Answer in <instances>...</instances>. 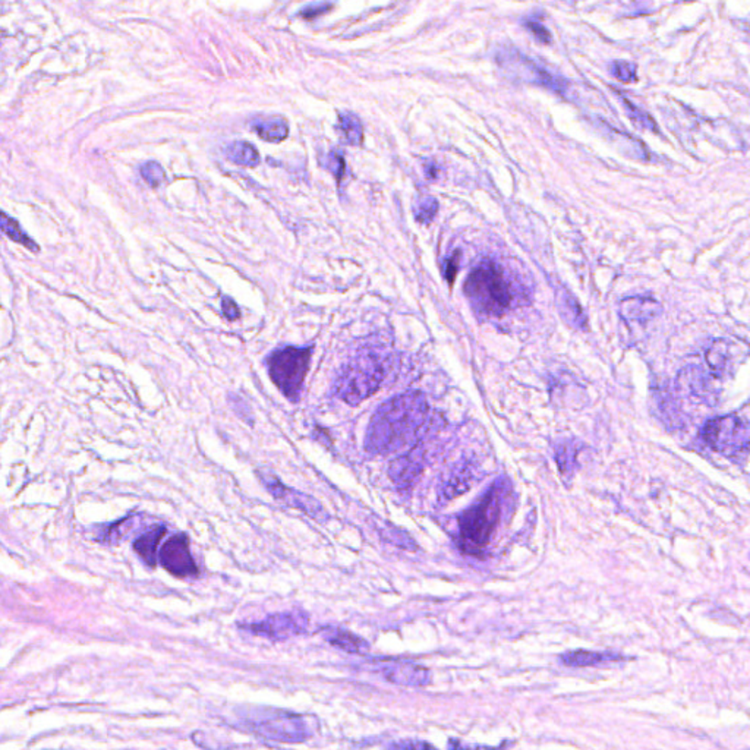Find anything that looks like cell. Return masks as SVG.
<instances>
[{"label":"cell","instance_id":"cell-1","mask_svg":"<svg viewBox=\"0 0 750 750\" xmlns=\"http://www.w3.org/2000/svg\"><path fill=\"white\" fill-rule=\"evenodd\" d=\"M428 402L420 391L384 402L372 415L365 435V449L372 455L399 452L415 442L427 423Z\"/></svg>","mask_w":750,"mask_h":750},{"label":"cell","instance_id":"cell-2","mask_svg":"<svg viewBox=\"0 0 750 750\" xmlns=\"http://www.w3.org/2000/svg\"><path fill=\"white\" fill-rule=\"evenodd\" d=\"M503 479L496 482L474 506L459 518V545L467 554H481L500 522L504 497Z\"/></svg>","mask_w":750,"mask_h":750},{"label":"cell","instance_id":"cell-3","mask_svg":"<svg viewBox=\"0 0 750 750\" xmlns=\"http://www.w3.org/2000/svg\"><path fill=\"white\" fill-rule=\"evenodd\" d=\"M465 294L481 313L489 316H501L515 301L504 270L491 260H484L472 270L465 282Z\"/></svg>","mask_w":750,"mask_h":750},{"label":"cell","instance_id":"cell-4","mask_svg":"<svg viewBox=\"0 0 750 750\" xmlns=\"http://www.w3.org/2000/svg\"><path fill=\"white\" fill-rule=\"evenodd\" d=\"M386 375L387 365L381 358L372 353L359 355L338 372L335 384L336 394L348 405H359L360 402L379 391Z\"/></svg>","mask_w":750,"mask_h":750},{"label":"cell","instance_id":"cell-5","mask_svg":"<svg viewBox=\"0 0 750 750\" xmlns=\"http://www.w3.org/2000/svg\"><path fill=\"white\" fill-rule=\"evenodd\" d=\"M313 350V346H286L273 350L265 359L273 383L276 384L280 393L291 402H298L301 399L302 387L308 374Z\"/></svg>","mask_w":750,"mask_h":750},{"label":"cell","instance_id":"cell-6","mask_svg":"<svg viewBox=\"0 0 750 750\" xmlns=\"http://www.w3.org/2000/svg\"><path fill=\"white\" fill-rule=\"evenodd\" d=\"M245 724L260 737L280 743H302L314 734L311 718L287 711L254 710Z\"/></svg>","mask_w":750,"mask_h":750},{"label":"cell","instance_id":"cell-7","mask_svg":"<svg viewBox=\"0 0 750 750\" xmlns=\"http://www.w3.org/2000/svg\"><path fill=\"white\" fill-rule=\"evenodd\" d=\"M703 443L728 459L745 460L749 452V423L737 413L718 416L703 425Z\"/></svg>","mask_w":750,"mask_h":750},{"label":"cell","instance_id":"cell-8","mask_svg":"<svg viewBox=\"0 0 750 750\" xmlns=\"http://www.w3.org/2000/svg\"><path fill=\"white\" fill-rule=\"evenodd\" d=\"M308 625L309 617L305 611L292 610L269 616L262 622L240 625V627L257 637L269 638L272 640H286L289 638L304 635L308 629Z\"/></svg>","mask_w":750,"mask_h":750},{"label":"cell","instance_id":"cell-9","mask_svg":"<svg viewBox=\"0 0 750 750\" xmlns=\"http://www.w3.org/2000/svg\"><path fill=\"white\" fill-rule=\"evenodd\" d=\"M258 478L262 479V486L267 488V491L274 498L284 501L289 508L298 509L302 513H305L306 516L314 519L318 523H326L330 519L327 511L323 508V504L314 498L313 496H308V494L302 493L298 489L284 486L277 477L269 474L267 471L258 472Z\"/></svg>","mask_w":750,"mask_h":750},{"label":"cell","instance_id":"cell-10","mask_svg":"<svg viewBox=\"0 0 750 750\" xmlns=\"http://www.w3.org/2000/svg\"><path fill=\"white\" fill-rule=\"evenodd\" d=\"M158 562L163 569L177 578H194L198 574V567L192 557L189 540L185 533H177L166 541L158 552Z\"/></svg>","mask_w":750,"mask_h":750},{"label":"cell","instance_id":"cell-11","mask_svg":"<svg viewBox=\"0 0 750 750\" xmlns=\"http://www.w3.org/2000/svg\"><path fill=\"white\" fill-rule=\"evenodd\" d=\"M380 674L389 683L403 688H423L431 683L430 670L411 661L384 662L380 666Z\"/></svg>","mask_w":750,"mask_h":750},{"label":"cell","instance_id":"cell-12","mask_svg":"<svg viewBox=\"0 0 750 750\" xmlns=\"http://www.w3.org/2000/svg\"><path fill=\"white\" fill-rule=\"evenodd\" d=\"M503 59H509L515 63L519 77H522L526 81L541 85L552 91L564 94L567 90L566 80H562L559 75L548 72L544 68H541L537 63L532 62L530 58L520 55L519 52H511L510 56L504 55Z\"/></svg>","mask_w":750,"mask_h":750},{"label":"cell","instance_id":"cell-13","mask_svg":"<svg viewBox=\"0 0 750 750\" xmlns=\"http://www.w3.org/2000/svg\"><path fill=\"white\" fill-rule=\"evenodd\" d=\"M661 313L659 301L648 296H630L620 302V316L627 323H648Z\"/></svg>","mask_w":750,"mask_h":750},{"label":"cell","instance_id":"cell-14","mask_svg":"<svg viewBox=\"0 0 750 750\" xmlns=\"http://www.w3.org/2000/svg\"><path fill=\"white\" fill-rule=\"evenodd\" d=\"M321 637L327 640L328 644L333 645L348 654L365 655L370 651V644L364 638L353 635L352 632L335 626H328L321 630Z\"/></svg>","mask_w":750,"mask_h":750},{"label":"cell","instance_id":"cell-15","mask_svg":"<svg viewBox=\"0 0 750 750\" xmlns=\"http://www.w3.org/2000/svg\"><path fill=\"white\" fill-rule=\"evenodd\" d=\"M555 304H557V309H559L562 320L566 321L571 327L585 330V314H584L579 302L574 299L571 292L566 291V289H559L555 294Z\"/></svg>","mask_w":750,"mask_h":750},{"label":"cell","instance_id":"cell-16","mask_svg":"<svg viewBox=\"0 0 750 750\" xmlns=\"http://www.w3.org/2000/svg\"><path fill=\"white\" fill-rule=\"evenodd\" d=\"M165 533L166 526L155 525L134 542V550L147 566L155 567L157 564V548Z\"/></svg>","mask_w":750,"mask_h":750},{"label":"cell","instance_id":"cell-17","mask_svg":"<svg viewBox=\"0 0 750 750\" xmlns=\"http://www.w3.org/2000/svg\"><path fill=\"white\" fill-rule=\"evenodd\" d=\"M620 655L611 654V652L586 651V649H576V651L564 652L560 655V662L562 666L574 667H596L605 662L618 661Z\"/></svg>","mask_w":750,"mask_h":750},{"label":"cell","instance_id":"cell-18","mask_svg":"<svg viewBox=\"0 0 750 750\" xmlns=\"http://www.w3.org/2000/svg\"><path fill=\"white\" fill-rule=\"evenodd\" d=\"M421 464H423L421 453H409L408 456L399 457L391 462V469H389L391 481L396 482L398 486H408L421 471Z\"/></svg>","mask_w":750,"mask_h":750},{"label":"cell","instance_id":"cell-19","mask_svg":"<svg viewBox=\"0 0 750 750\" xmlns=\"http://www.w3.org/2000/svg\"><path fill=\"white\" fill-rule=\"evenodd\" d=\"M257 135L269 143H282L289 135V126L282 118L257 119L252 123Z\"/></svg>","mask_w":750,"mask_h":750},{"label":"cell","instance_id":"cell-20","mask_svg":"<svg viewBox=\"0 0 750 750\" xmlns=\"http://www.w3.org/2000/svg\"><path fill=\"white\" fill-rule=\"evenodd\" d=\"M730 343L725 340L713 342L710 349L706 350L705 360L711 372L715 377H724L730 370Z\"/></svg>","mask_w":750,"mask_h":750},{"label":"cell","instance_id":"cell-21","mask_svg":"<svg viewBox=\"0 0 750 750\" xmlns=\"http://www.w3.org/2000/svg\"><path fill=\"white\" fill-rule=\"evenodd\" d=\"M226 155L230 162L245 167H255L260 163L257 148L247 141H235L230 144L226 150Z\"/></svg>","mask_w":750,"mask_h":750},{"label":"cell","instance_id":"cell-22","mask_svg":"<svg viewBox=\"0 0 750 750\" xmlns=\"http://www.w3.org/2000/svg\"><path fill=\"white\" fill-rule=\"evenodd\" d=\"M338 131L342 135L343 140L350 145H358V144L362 143V138H364V128H362L360 119L358 118L357 114L350 113V112L340 113Z\"/></svg>","mask_w":750,"mask_h":750},{"label":"cell","instance_id":"cell-23","mask_svg":"<svg viewBox=\"0 0 750 750\" xmlns=\"http://www.w3.org/2000/svg\"><path fill=\"white\" fill-rule=\"evenodd\" d=\"M0 230L11 238L14 242L21 243L31 251H38V243L28 238L16 219L9 218L8 214L0 211Z\"/></svg>","mask_w":750,"mask_h":750},{"label":"cell","instance_id":"cell-24","mask_svg":"<svg viewBox=\"0 0 750 750\" xmlns=\"http://www.w3.org/2000/svg\"><path fill=\"white\" fill-rule=\"evenodd\" d=\"M557 462H559L560 471L564 477H571L574 471V464H576V456H578V450L574 443H562L557 447Z\"/></svg>","mask_w":750,"mask_h":750},{"label":"cell","instance_id":"cell-25","mask_svg":"<svg viewBox=\"0 0 750 750\" xmlns=\"http://www.w3.org/2000/svg\"><path fill=\"white\" fill-rule=\"evenodd\" d=\"M622 100L623 104H625L626 113L629 114V118L632 119L635 125L642 129H648V131H659V126L655 123L654 119L651 118V114H648L644 109H640V107H638L637 104H633L629 100Z\"/></svg>","mask_w":750,"mask_h":750},{"label":"cell","instance_id":"cell-26","mask_svg":"<svg viewBox=\"0 0 750 750\" xmlns=\"http://www.w3.org/2000/svg\"><path fill=\"white\" fill-rule=\"evenodd\" d=\"M610 74L622 82H633L637 80V67L625 60H616L611 63Z\"/></svg>","mask_w":750,"mask_h":750},{"label":"cell","instance_id":"cell-27","mask_svg":"<svg viewBox=\"0 0 750 750\" xmlns=\"http://www.w3.org/2000/svg\"><path fill=\"white\" fill-rule=\"evenodd\" d=\"M141 177L150 187L155 188L163 184L166 175L162 166L158 163L148 162L141 167Z\"/></svg>","mask_w":750,"mask_h":750},{"label":"cell","instance_id":"cell-28","mask_svg":"<svg viewBox=\"0 0 750 750\" xmlns=\"http://www.w3.org/2000/svg\"><path fill=\"white\" fill-rule=\"evenodd\" d=\"M438 211V201L435 198H423L418 207H416V213L415 219L416 220L420 221V223H423V225H428L433 219L435 218V214Z\"/></svg>","mask_w":750,"mask_h":750},{"label":"cell","instance_id":"cell-29","mask_svg":"<svg viewBox=\"0 0 750 750\" xmlns=\"http://www.w3.org/2000/svg\"><path fill=\"white\" fill-rule=\"evenodd\" d=\"M523 27H525L526 30H530V33L533 34V38H537L542 45L552 43V34L545 28L544 24H541L540 21L525 19V21H523Z\"/></svg>","mask_w":750,"mask_h":750},{"label":"cell","instance_id":"cell-30","mask_svg":"<svg viewBox=\"0 0 750 750\" xmlns=\"http://www.w3.org/2000/svg\"><path fill=\"white\" fill-rule=\"evenodd\" d=\"M387 750H438L437 747L433 746L428 742L423 740H401V742H393Z\"/></svg>","mask_w":750,"mask_h":750},{"label":"cell","instance_id":"cell-31","mask_svg":"<svg viewBox=\"0 0 750 750\" xmlns=\"http://www.w3.org/2000/svg\"><path fill=\"white\" fill-rule=\"evenodd\" d=\"M383 533L384 537H386V541H389V542H393V544L398 545V547L405 548V550H415V542H413L412 538L406 535V532H402V530H391L389 533Z\"/></svg>","mask_w":750,"mask_h":750},{"label":"cell","instance_id":"cell-32","mask_svg":"<svg viewBox=\"0 0 750 750\" xmlns=\"http://www.w3.org/2000/svg\"><path fill=\"white\" fill-rule=\"evenodd\" d=\"M345 165L346 163L345 160H343L342 155H338V151H333V153L328 155L327 160H326V167L335 175L338 180L342 179L343 173H345Z\"/></svg>","mask_w":750,"mask_h":750},{"label":"cell","instance_id":"cell-33","mask_svg":"<svg viewBox=\"0 0 750 750\" xmlns=\"http://www.w3.org/2000/svg\"><path fill=\"white\" fill-rule=\"evenodd\" d=\"M331 8H333V5L331 4H321V2L320 4H309L306 5L305 8H302L301 11H299V16H301L302 18L314 19L330 11Z\"/></svg>","mask_w":750,"mask_h":750},{"label":"cell","instance_id":"cell-34","mask_svg":"<svg viewBox=\"0 0 750 750\" xmlns=\"http://www.w3.org/2000/svg\"><path fill=\"white\" fill-rule=\"evenodd\" d=\"M460 251H455L452 257L447 258L445 262V277L449 282L450 286L455 284L457 270H459Z\"/></svg>","mask_w":750,"mask_h":750},{"label":"cell","instance_id":"cell-35","mask_svg":"<svg viewBox=\"0 0 750 750\" xmlns=\"http://www.w3.org/2000/svg\"><path fill=\"white\" fill-rule=\"evenodd\" d=\"M221 311H223V316H225L229 321H236L241 316V311L238 305H236V302L233 301L232 298H228V296H225L223 301H221Z\"/></svg>","mask_w":750,"mask_h":750},{"label":"cell","instance_id":"cell-36","mask_svg":"<svg viewBox=\"0 0 750 750\" xmlns=\"http://www.w3.org/2000/svg\"><path fill=\"white\" fill-rule=\"evenodd\" d=\"M449 750H497V747L479 746V745H467L462 740L450 739Z\"/></svg>","mask_w":750,"mask_h":750},{"label":"cell","instance_id":"cell-37","mask_svg":"<svg viewBox=\"0 0 750 750\" xmlns=\"http://www.w3.org/2000/svg\"><path fill=\"white\" fill-rule=\"evenodd\" d=\"M425 170H427V177H430V179L437 177V167L433 163L430 166H425Z\"/></svg>","mask_w":750,"mask_h":750}]
</instances>
